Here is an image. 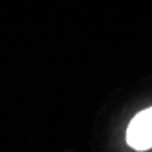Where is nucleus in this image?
Returning <instances> with one entry per match:
<instances>
[{"instance_id": "obj_1", "label": "nucleus", "mask_w": 152, "mask_h": 152, "mask_svg": "<svg viewBox=\"0 0 152 152\" xmlns=\"http://www.w3.org/2000/svg\"><path fill=\"white\" fill-rule=\"evenodd\" d=\"M127 143L134 150L152 148V107L138 112L127 127Z\"/></svg>"}]
</instances>
